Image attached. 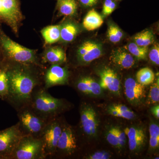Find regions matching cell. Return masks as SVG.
<instances>
[{"label": "cell", "mask_w": 159, "mask_h": 159, "mask_svg": "<svg viewBox=\"0 0 159 159\" xmlns=\"http://www.w3.org/2000/svg\"><path fill=\"white\" fill-rule=\"evenodd\" d=\"M9 92V83L7 75V65L2 61L0 67V99L6 101Z\"/></svg>", "instance_id": "cell-23"}, {"label": "cell", "mask_w": 159, "mask_h": 159, "mask_svg": "<svg viewBox=\"0 0 159 159\" xmlns=\"http://www.w3.org/2000/svg\"><path fill=\"white\" fill-rule=\"evenodd\" d=\"M128 139L129 148L134 152H139L145 145L146 133L144 129L139 126H131L124 129Z\"/></svg>", "instance_id": "cell-14"}, {"label": "cell", "mask_w": 159, "mask_h": 159, "mask_svg": "<svg viewBox=\"0 0 159 159\" xmlns=\"http://www.w3.org/2000/svg\"><path fill=\"white\" fill-rule=\"evenodd\" d=\"M148 101L152 104H157L159 101V78L150 87L148 95Z\"/></svg>", "instance_id": "cell-30"}, {"label": "cell", "mask_w": 159, "mask_h": 159, "mask_svg": "<svg viewBox=\"0 0 159 159\" xmlns=\"http://www.w3.org/2000/svg\"><path fill=\"white\" fill-rule=\"evenodd\" d=\"M80 3L83 7L90 8L96 6L99 0H79Z\"/></svg>", "instance_id": "cell-36"}, {"label": "cell", "mask_w": 159, "mask_h": 159, "mask_svg": "<svg viewBox=\"0 0 159 159\" xmlns=\"http://www.w3.org/2000/svg\"><path fill=\"white\" fill-rule=\"evenodd\" d=\"M23 19L19 0H0V22L9 26L15 34L18 33Z\"/></svg>", "instance_id": "cell-7"}, {"label": "cell", "mask_w": 159, "mask_h": 159, "mask_svg": "<svg viewBox=\"0 0 159 159\" xmlns=\"http://www.w3.org/2000/svg\"><path fill=\"white\" fill-rule=\"evenodd\" d=\"M61 25H51L43 28L41 31L46 44H52L60 40Z\"/></svg>", "instance_id": "cell-22"}, {"label": "cell", "mask_w": 159, "mask_h": 159, "mask_svg": "<svg viewBox=\"0 0 159 159\" xmlns=\"http://www.w3.org/2000/svg\"><path fill=\"white\" fill-rule=\"evenodd\" d=\"M3 58L2 56V54H1V52H0V67H1V65H2V62Z\"/></svg>", "instance_id": "cell-38"}, {"label": "cell", "mask_w": 159, "mask_h": 159, "mask_svg": "<svg viewBox=\"0 0 159 159\" xmlns=\"http://www.w3.org/2000/svg\"><path fill=\"white\" fill-rule=\"evenodd\" d=\"M101 88L107 89L116 95H119L121 90L120 80L116 72L109 68L106 67L99 72Z\"/></svg>", "instance_id": "cell-15"}, {"label": "cell", "mask_w": 159, "mask_h": 159, "mask_svg": "<svg viewBox=\"0 0 159 159\" xmlns=\"http://www.w3.org/2000/svg\"><path fill=\"white\" fill-rule=\"evenodd\" d=\"M20 127L25 134L40 138L49 122L33 110L30 105L18 110Z\"/></svg>", "instance_id": "cell-5"}, {"label": "cell", "mask_w": 159, "mask_h": 159, "mask_svg": "<svg viewBox=\"0 0 159 159\" xmlns=\"http://www.w3.org/2000/svg\"><path fill=\"white\" fill-rule=\"evenodd\" d=\"M80 126L84 133L89 138L97 136L99 121L96 111L91 105L83 104L80 108Z\"/></svg>", "instance_id": "cell-9"}, {"label": "cell", "mask_w": 159, "mask_h": 159, "mask_svg": "<svg viewBox=\"0 0 159 159\" xmlns=\"http://www.w3.org/2000/svg\"><path fill=\"white\" fill-rule=\"evenodd\" d=\"M79 33V29L75 23L66 22L61 25L60 40L63 42L73 41Z\"/></svg>", "instance_id": "cell-21"}, {"label": "cell", "mask_w": 159, "mask_h": 159, "mask_svg": "<svg viewBox=\"0 0 159 159\" xmlns=\"http://www.w3.org/2000/svg\"><path fill=\"white\" fill-rule=\"evenodd\" d=\"M110 60L115 65L122 69H130L135 64L133 56L128 51L123 48L113 50Z\"/></svg>", "instance_id": "cell-16"}, {"label": "cell", "mask_w": 159, "mask_h": 159, "mask_svg": "<svg viewBox=\"0 0 159 159\" xmlns=\"http://www.w3.org/2000/svg\"><path fill=\"white\" fill-rule=\"evenodd\" d=\"M116 4L114 0H105L102 6V14L104 16H108L116 9Z\"/></svg>", "instance_id": "cell-32"}, {"label": "cell", "mask_w": 159, "mask_h": 159, "mask_svg": "<svg viewBox=\"0 0 159 159\" xmlns=\"http://www.w3.org/2000/svg\"><path fill=\"white\" fill-rule=\"evenodd\" d=\"M64 124L57 117L51 119L46 125L40 138L42 141L45 158L56 153L58 140Z\"/></svg>", "instance_id": "cell-6"}, {"label": "cell", "mask_w": 159, "mask_h": 159, "mask_svg": "<svg viewBox=\"0 0 159 159\" xmlns=\"http://www.w3.org/2000/svg\"><path fill=\"white\" fill-rule=\"evenodd\" d=\"M116 131L118 143H119V149H121L125 146L126 142V135L124 132V129L119 126H116Z\"/></svg>", "instance_id": "cell-34"}, {"label": "cell", "mask_w": 159, "mask_h": 159, "mask_svg": "<svg viewBox=\"0 0 159 159\" xmlns=\"http://www.w3.org/2000/svg\"><path fill=\"white\" fill-rule=\"evenodd\" d=\"M127 50L132 55L137 59L145 60L148 54V47H142L137 45L134 42L130 43L127 46Z\"/></svg>", "instance_id": "cell-27"}, {"label": "cell", "mask_w": 159, "mask_h": 159, "mask_svg": "<svg viewBox=\"0 0 159 159\" xmlns=\"http://www.w3.org/2000/svg\"><path fill=\"white\" fill-rule=\"evenodd\" d=\"M133 39L134 42L138 45L148 47L154 41L155 35L152 30H146L136 34Z\"/></svg>", "instance_id": "cell-25"}, {"label": "cell", "mask_w": 159, "mask_h": 159, "mask_svg": "<svg viewBox=\"0 0 159 159\" xmlns=\"http://www.w3.org/2000/svg\"><path fill=\"white\" fill-rule=\"evenodd\" d=\"M57 7L60 14L62 15L73 16L77 12V5L76 0H61Z\"/></svg>", "instance_id": "cell-24"}, {"label": "cell", "mask_w": 159, "mask_h": 159, "mask_svg": "<svg viewBox=\"0 0 159 159\" xmlns=\"http://www.w3.org/2000/svg\"><path fill=\"white\" fill-rule=\"evenodd\" d=\"M136 79L137 81L142 85H149L154 81V73L149 68H143L137 72Z\"/></svg>", "instance_id": "cell-26"}, {"label": "cell", "mask_w": 159, "mask_h": 159, "mask_svg": "<svg viewBox=\"0 0 159 159\" xmlns=\"http://www.w3.org/2000/svg\"><path fill=\"white\" fill-rule=\"evenodd\" d=\"M43 59L45 62L51 65H60L66 62V56L65 52L61 48L54 47L46 50L44 53Z\"/></svg>", "instance_id": "cell-18"}, {"label": "cell", "mask_w": 159, "mask_h": 159, "mask_svg": "<svg viewBox=\"0 0 159 159\" xmlns=\"http://www.w3.org/2000/svg\"><path fill=\"white\" fill-rule=\"evenodd\" d=\"M114 1H118V0H114Z\"/></svg>", "instance_id": "cell-40"}, {"label": "cell", "mask_w": 159, "mask_h": 159, "mask_svg": "<svg viewBox=\"0 0 159 159\" xmlns=\"http://www.w3.org/2000/svg\"><path fill=\"white\" fill-rule=\"evenodd\" d=\"M0 52L3 59L8 62L37 66L36 52L12 40L0 26Z\"/></svg>", "instance_id": "cell-2"}, {"label": "cell", "mask_w": 159, "mask_h": 159, "mask_svg": "<svg viewBox=\"0 0 159 159\" xmlns=\"http://www.w3.org/2000/svg\"><path fill=\"white\" fill-rule=\"evenodd\" d=\"M102 47L99 43L86 41L79 46L77 51V60L81 64L89 63L102 55Z\"/></svg>", "instance_id": "cell-10"}, {"label": "cell", "mask_w": 159, "mask_h": 159, "mask_svg": "<svg viewBox=\"0 0 159 159\" xmlns=\"http://www.w3.org/2000/svg\"><path fill=\"white\" fill-rule=\"evenodd\" d=\"M76 87L80 92L87 95L99 96L102 93V89L99 83L90 77L80 78L76 83Z\"/></svg>", "instance_id": "cell-17"}, {"label": "cell", "mask_w": 159, "mask_h": 159, "mask_svg": "<svg viewBox=\"0 0 159 159\" xmlns=\"http://www.w3.org/2000/svg\"><path fill=\"white\" fill-rule=\"evenodd\" d=\"M42 141L37 138L25 134L20 139L10 159H44Z\"/></svg>", "instance_id": "cell-4"}, {"label": "cell", "mask_w": 159, "mask_h": 159, "mask_svg": "<svg viewBox=\"0 0 159 159\" xmlns=\"http://www.w3.org/2000/svg\"><path fill=\"white\" fill-rule=\"evenodd\" d=\"M61 0H57V5H58V3L61 1Z\"/></svg>", "instance_id": "cell-39"}, {"label": "cell", "mask_w": 159, "mask_h": 159, "mask_svg": "<svg viewBox=\"0 0 159 159\" xmlns=\"http://www.w3.org/2000/svg\"><path fill=\"white\" fill-rule=\"evenodd\" d=\"M151 61L156 65H159V46L158 43H156L151 49L148 54Z\"/></svg>", "instance_id": "cell-33"}, {"label": "cell", "mask_w": 159, "mask_h": 159, "mask_svg": "<svg viewBox=\"0 0 159 159\" xmlns=\"http://www.w3.org/2000/svg\"><path fill=\"white\" fill-rule=\"evenodd\" d=\"M107 111L111 116L131 120L136 117L135 114L126 106L122 104H113L108 107Z\"/></svg>", "instance_id": "cell-20"}, {"label": "cell", "mask_w": 159, "mask_h": 159, "mask_svg": "<svg viewBox=\"0 0 159 159\" xmlns=\"http://www.w3.org/2000/svg\"><path fill=\"white\" fill-rule=\"evenodd\" d=\"M124 93L127 100L132 105H140L145 97V86L129 77L124 83Z\"/></svg>", "instance_id": "cell-13"}, {"label": "cell", "mask_w": 159, "mask_h": 159, "mask_svg": "<svg viewBox=\"0 0 159 159\" xmlns=\"http://www.w3.org/2000/svg\"><path fill=\"white\" fill-rule=\"evenodd\" d=\"M70 73L66 67L58 64L51 65L44 76V89H47L54 86L64 85L68 82Z\"/></svg>", "instance_id": "cell-11"}, {"label": "cell", "mask_w": 159, "mask_h": 159, "mask_svg": "<svg viewBox=\"0 0 159 159\" xmlns=\"http://www.w3.org/2000/svg\"><path fill=\"white\" fill-rule=\"evenodd\" d=\"M5 61L9 83L6 101L17 110L30 105L33 92L39 84L37 75L31 69L34 66Z\"/></svg>", "instance_id": "cell-1"}, {"label": "cell", "mask_w": 159, "mask_h": 159, "mask_svg": "<svg viewBox=\"0 0 159 159\" xmlns=\"http://www.w3.org/2000/svg\"><path fill=\"white\" fill-rule=\"evenodd\" d=\"M19 123L0 131V159H9L20 139L25 135Z\"/></svg>", "instance_id": "cell-8"}, {"label": "cell", "mask_w": 159, "mask_h": 159, "mask_svg": "<svg viewBox=\"0 0 159 159\" xmlns=\"http://www.w3.org/2000/svg\"><path fill=\"white\" fill-rule=\"evenodd\" d=\"M123 35V32L118 26L113 24L109 25L107 37L111 42L115 43L119 42L122 39Z\"/></svg>", "instance_id": "cell-29"}, {"label": "cell", "mask_w": 159, "mask_h": 159, "mask_svg": "<svg viewBox=\"0 0 159 159\" xmlns=\"http://www.w3.org/2000/svg\"><path fill=\"white\" fill-rule=\"evenodd\" d=\"M103 23L102 16L95 9H92L84 19L83 25L87 31H93L101 27Z\"/></svg>", "instance_id": "cell-19"}, {"label": "cell", "mask_w": 159, "mask_h": 159, "mask_svg": "<svg viewBox=\"0 0 159 159\" xmlns=\"http://www.w3.org/2000/svg\"><path fill=\"white\" fill-rule=\"evenodd\" d=\"M151 112L157 119L159 118V106L157 105L152 107L151 109Z\"/></svg>", "instance_id": "cell-37"}, {"label": "cell", "mask_w": 159, "mask_h": 159, "mask_svg": "<svg viewBox=\"0 0 159 159\" xmlns=\"http://www.w3.org/2000/svg\"><path fill=\"white\" fill-rule=\"evenodd\" d=\"M149 148L155 150L158 148L159 146V126L155 122L151 123L149 127Z\"/></svg>", "instance_id": "cell-28"}, {"label": "cell", "mask_w": 159, "mask_h": 159, "mask_svg": "<svg viewBox=\"0 0 159 159\" xmlns=\"http://www.w3.org/2000/svg\"><path fill=\"white\" fill-rule=\"evenodd\" d=\"M30 106L34 111L48 121L57 117L66 107L62 99L52 97L44 88L35 89Z\"/></svg>", "instance_id": "cell-3"}, {"label": "cell", "mask_w": 159, "mask_h": 159, "mask_svg": "<svg viewBox=\"0 0 159 159\" xmlns=\"http://www.w3.org/2000/svg\"><path fill=\"white\" fill-rule=\"evenodd\" d=\"M111 157V153L105 151H100L94 152L89 156L87 159H108Z\"/></svg>", "instance_id": "cell-35"}, {"label": "cell", "mask_w": 159, "mask_h": 159, "mask_svg": "<svg viewBox=\"0 0 159 159\" xmlns=\"http://www.w3.org/2000/svg\"><path fill=\"white\" fill-rule=\"evenodd\" d=\"M106 138L111 145L119 149V143L117 136L116 126H111L109 129L106 135Z\"/></svg>", "instance_id": "cell-31"}, {"label": "cell", "mask_w": 159, "mask_h": 159, "mask_svg": "<svg viewBox=\"0 0 159 159\" xmlns=\"http://www.w3.org/2000/svg\"><path fill=\"white\" fill-rule=\"evenodd\" d=\"M77 148V140L74 129L70 125H64L58 140L56 153L70 155Z\"/></svg>", "instance_id": "cell-12"}]
</instances>
